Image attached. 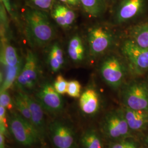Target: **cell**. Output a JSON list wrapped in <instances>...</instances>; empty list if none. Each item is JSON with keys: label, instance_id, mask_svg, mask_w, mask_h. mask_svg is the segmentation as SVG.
<instances>
[{"label": "cell", "instance_id": "8", "mask_svg": "<svg viewBox=\"0 0 148 148\" xmlns=\"http://www.w3.org/2000/svg\"><path fill=\"white\" fill-rule=\"evenodd\" d=\"M101 75L106 84L113 89H118L122 85L125 69L121 60L115 56L106 57L100 67Z\"/></svg>", "mask_w": 148, "mask_h": 148}, {"label": "cell", "instance_id": "4", "mask_svg": "<svg viewBox=\"0 0 148 148\" xmlns=\"http://www.w3.org/2000/svg\"><path fill=\"white\" fill-rule=\"evenodd\" d=\"M122 99L125 107L148 111V88L143 82L133 81L123 88Z\"/></svg>", "mask_w": 148, "mask_h": 148}, {"label": "cell", "instance_id": "13", "mask_svg": "<svg viewBox=\"0 0 148 148\" xmlns=\"http://www.w3.org/2000/svg\"><path fill=\"white\" fill-rule=\"evenodd\" d=\"M51 16L56 23L64 29L71 27L76 19V14L73 8L60 2L54 4Z\"/></svg>", "mask_w": 148, "mask_h": 148}, {"label": "cell", "instance_id": "16", "mask_svg": "<svg viewBox=\"0 0 148 148\" xmlns=\"http://www.w3.org/2000/svg\"><path fill=\"white\" fill-rule=\"evenodd\" d=\"M23 61L16 48L7 41L3 40L1 52V62L4 67H14Z\"/></svg>", "mask_w": 148, "mask_h": 148}, {"label": "cell", "instance_id": "12", "mask_svg": "<svg viewBox=\"0 0 148 148\" xmlns=\"http://www.w3.org/2000/svg\"><path fill=\"white\" fill-rule=\"evenodd\" d=\"M19 94L27 102L32 116V122L39 133L41 139L43 137L45 132V121L43 108L36 99L28 95L23 92H19Z\"/></svg>", "mask_w": 148, "mask_h": 148}, {"label": "cell", "instance_id": "31", "mask_svg": "<svg viewBox=\"0 0 148 148\" xmlns=\"http://www.w3.org/2000/svg\"><path fill=\"white\" fill-rule=\"evenodd\" d=\"M1 3H2L5 7L7 13L11 16H13V11L11 3V0H1Z\"/></svg>", "mask_w": 148, "mask_h": 148}, {"label": "cell", "instance_id": "7", "mask_svg": "<svg viewBox=\"0 0 148 148\" xmlns=\"http://www.w3.org/2000/svg\"><path fill=\"white\" fill-rule=\"evenodd\" d=\"M121 51L134 74L148 70V48L140 47L128 39L123 43Z\"/></svg>", "mask_w": 148, "mask_h": 148}, {"label": "cell", "instance_id": "9", "mask_svg": "<svg viewBox=\"0 0 148 148\" xmlns=\"http://www.w3.org/2000/svg\"><path fill=\"white\" fill-rule=\"evenodd\" d=\"M36 99L46 111L57 113L62 110L63 101L60 94L48 82H45L40 86L35 95Z\"/></svg>", "mask_w": 148, "mask_h": 148}, {"label": "cell", "instance_id": "23", "mask_svg": "<svg viewBox=\"0 0 148 148\" xmlns=\"http://www.w3.org/2000/svg\"><path fill=\"white\" fill-rule=\"evenodd\" d=\"M13 103L18 112L28 121L32 122V116L27 102L18 92L13 99Z\"/></svg>", "mask_w": 148, "mask_h": 148}, {"label": "cell", "instance_id": "27", "mask_svg": "<svg viewBox=\"0 0 148 148\" xmlns=\"http://www.w3.org/2000/svg\"><path fill=\"white\" fill-rule=\"evenodd\" d=\"M14 103H12L10 95L8 90L1 91L0 93V106H3L8 110H12Z\"/></svg>", "mask_w": 148, "mask_h": 148}, {"label": "cell", "instance_id": "20", "mask_svg": "<svg viewBox=\"0 0 148 148\" xmlns=\"http://www.w3.org/2000/svg\"><path fill=\"white\" fill-rule=\"evenodd\" d=\"M85 12L93 17H99L106 10L105 0H79Z\"/></svg>", "mask_w": 148, "mask_h": 148}, {"label": "cell", "instance_id": "33", "mask_svg": "<svg viewBox=\"0 0 148 148\" xmlns=\"http://www.w3.org/2000/svg\"><path fill=\"white\" fill-rule=\"evenodd\" d=\"M128 148H137V145H136L135 143H133L132 142L131 145L130 146V147Z\"/></svg>", "mask_w": 148, "mask_h": 148}, {"label": "cell", "instance_id": "26", "mask_svg": "<svg viewBox=\"0 0 148 148\" xmlns=\"http://www.w3.org/2000/svg\"><path fill=\"white\" fill-rule=\"evenodd\" d=\"M81 85L77 80H71L68 82L67 94L71 97L77 98L81 96Z\"/></svg>", "mask_w": 148, "mask_h": 148}, {"label": "cell", "instance_id": "21", "mask_svg": "<svg viewBox=\"0 0 148 148\" xmlns=\"http://www.w3.org/2000/svg\"><path fill=\"white\" fill-rule=\"evenodd\" d=\"M24 64V60L14 67L5 68V76L1 84V91L8 90L16 82Z\"/></svg>", "mask_w": 148, "mask_h": 148}, {"label": "cell", "instance_id": "14", "mask_svg": "<svg viewBox=\"0 0 148 148\" xmlns=\"http://www.w3.org/2000/svg\"><path fill=\"white\" fill-rule=\"evenodd\" d=\"M79 108L86 115H94L100 108L99 96L97 90L88 87L81 94L79 97Z\"/></svg>", "mask_w": 148, "mask_h": 148}, {"label": "cell", "instance_id": "24", "mask_svg": "<svg viewBox=\"0 0 148 148\" xmlns=\"http://www.w3.org/2000/svg\"><path fill=\"white\" fill-rule=\"evenodd\" d=\"M30 7L42 11L51 10L54 4V0H27Z\"/></svg>", "mask_w": 148, "mask_h": 148}, {"label": "cell", "instance_id": "29", "mask_svg": "<svg viewBox=\"0 0 148 148\" xmlns=\"http://www.w3.org/2000/svg\"><path fill=\"white\" fill-rule=\"evenodd\" d=\"M58 1L60 3L68 5L71 8L81 6L79 0H58Z\"/></svg>", "mask_w": 148, "mask_h": 148}, {"label": "cell", "instance_id": "3", "mask_svg": "<svg viewBox=\"0 0 148 148\" xmlns=\"http://www.w3.org/2000/svg\"><path fill=\"white\" fill-rule=\"evenodd\" d=\"M114 40L112 32L107 27L101 25L91 27L87 34L90 55L93 58L102 56L110 48Z\"/></svg>", "mask_w": 148, "mask_h": 148}, {"label": "cell", "instance_id": "1", "mask_svg": "<svg viewBox=\"0 0 148 148\" xmlns=\"http://www.w3.org/2000/svg\"><path fill=\"white\" fill-rule=\"evenodd\" d=\"M24 16L27 37L32 45L42 47L53 40L54 28L45 11L30 6Z\"/></svg>", "mask_w": 148, "mask_h": 148}, {"label": "cell", "instance_id": "35", "mask_svg": "<svg viewBox=\"0 0 148 148\" xmlns=\"http://www.w3.org/2000/svg\"><path fill=\"white\" fill-rule=\"evenodd\" d=\"M105 1H106H106H108V0H105Z\"/></svg>", "mask_w": 148, "mask_h": 148}, {"label": "cell", "instance_id": "30", "mask_svg": "<svg viewBox=\"0 0 148 148\" xmlns=\"http://www.w3.org/2000/svg\"><path fill=\"white\" fill-rule=\"evenodd\" d=\"M132 142L128 141H122L120 142L112 144L110 148H128Z\"/></svg>", "mask_w": 148, "mask_h": 148}, {"label": "cell", "instance_id": "11", "mask_svg": "<svg viewBox=\"0 0 148 148\" xmlns=\"http://www.w3.org/2000/svg\"><path fill=\"white\" fill-rule=\"evenodd\" d=\"M145 5V0H122L116 11L115 22L122 24L132 20L142 12Z\"/></svg>", "mask_w": 148, "mask_h": 148}, {"label": "cell", "instance_id": "5", "mask_svg": "<svg viewBox=\"0 0 148 148\" xmlns=\"http://www.w3.org/2000/svg\"><path fill=\"white\" fill-rule=\"evenodd\" d=\"M102 130L108 137L112 139H124L131 137L130 128L123 110L108 112L102 122Z\"/></svg>", "mask_w": 148, "mask_h": 148}, {"label": "cell", "instance_id": "25", "mask_svg": "<svg viewBox=\"0 0 148 148\" xmlns=\"http://www.w3.org/2000/svg\"><path fill=\"white\" fill-rule=\"evenodd\" d=\"M68 82L62 75H58L54 81L53 87L60 95L67 93Z\"/></svg>", "mask_w": 148, "mask_h": 148}, {"label": "cell", "instance_id": "19", "mask_svg": "<svg viewBox=\"0 0 148 148\" xmlns=\"http://www.w3.org/2000/svg\"><path fill=\"white\" fill-rule=\"evenodd\" d=\"M48 62L51 70L54 73L59 71L64 63L63 52L58 43H54L50 48Z\"/></svg>", "mask_w": 148, "mask_h": 148}, {"label": "cell", "instance_id": "34", "mask_svg": "<svg viewBox=\"0 0 148 148\" xmlns=\"http://www.w3.org/2000/svg\"><path fill=\"white\" fill-rule=\"evenodd\" d=\"M146 142H147V144L148 145V136L147 137V138H146Z\"/></svg>", "mask_w": 148, "mask_h": 148}, {"label": "cell", "instance_id": "17", "mask_svg": "<svg viewBox=\"0 0 148 148\" xmlns=\"http://www.w3.org/2000/svg\"><path fill=\"white\" fill-rule=\"evenodd\" d=\"M85 47L79 35H75L71 38L68 46L70 58L75 63L81 62L85 57Z\"/></svg>", "mask_w": 148, "mask_h": 148}, {"label": "cell", "instance_id": "2", "mask_svg": "<svg viewBox=\"0 0 148 148\" xmlns=\"http://www.w3.org/2000/svg\"><path fill=\"white\" fill-rule=\"evenodd\" d=\"M8 125L16 141L22 145L32 146L41 139L39 133L32 122L19 113H12L8 120Z\"/></svg>", "mask_w": 148, "mask_h": 148}, {"label": "cell", "instance_id": "15", "mask_svg": "<svg viewBox=\"0 0 148 148\" xmlns=\"http://www.w3.org/2000/svg\"><path fill=\"white\" fill-rule=\"evenodd\" d=\"M124 115L130 130L140 131L148 126V111L136 110L125 107Z\"/></svg>", "mask_w": 148, "mask_h": 148}, {"label": "cell", "instance_id": "22", "mask_svg": "<svg viewBox=\"0 0 148 148\" xmlns=\"http://www.w3.org/2000/svg\"><path fill=\"white\" fill-rule=\"evenodd\" d=\"M81 148H102V143L98 134L93 130L86 131L81 139Z\"/></svg>", "mask_w": 148, "mask_h": 148}, {"label": "cell", "instance_id": "6", "mask_svg": "<svg viewBox=\"0 0 148 148\" xmlns=\"http://www.w3.org/2000/svg\"><path fill=\"white\" fill-rule=\"evenodd\" d=\"M40 76V65L36 55L27 50L24 64L15 84L21 90H32L36 85Z\"/></svg>", "mask_w": 148, "mask_h": 148}, {"label": "cell", "instance_id": "18", "mask_svg": "<svg viewBox=\"0 0 148 148\" xmlns=\"http://www.w3.org/2000/svg\"><path fill=\"white\" fill-rule=\"evenodd\" d=\"M130 38L136 45L148 48V23H144L133 27L130 32Z\"/></svg>", "mask_w": 148, "mask_h": 148}, {"label": "cell", "instance_id": "28", "mask_svg": "<svg viewBox=\"0 0 148 148\" xmlns=\"http://www.w3.org/2000/svg\"><path fill=\"white\" fill-rule=\"evenodd\" d=\"M6 110L5 108L0 106V124H2L6 128H8L9 125L6 117Z\"/></svg>", "mask_w": 148, "mask_h": 148}, {"label": "cell", "instance_id": "32", "mask_svg": "<svg viewBox=\"0 0 148 148\" xmlns=\"http://www.w3.org/2000/svg\"><path fill=\"white\" fill-rule=\"evenodd\" d=\"M5 134L0 133V148H5Z\"/></svg>", "mask_w": 148, "mask_h": 148}, {"label": "cell", "instance_id": "10", "mask_svg": "<svg viewBox=\"0 0 148 148\" xmlns=\"http://www.w3.org/2000/svg\"><path fill=\"white\" fill-rule=\"evenodd\" d=\"M48 130L56 148H73L75 139L71 127L63 122L56 120L50 123Z\"/></svg>", "mask_w": 148, "mask_h": 148}]
</instances>
